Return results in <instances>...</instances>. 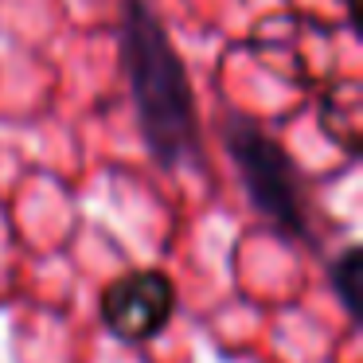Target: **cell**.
<instances>
[{"label": "cell", "instance_id": "6da1fadb", "mask_svg": "<svg viewBox=\"0 0 363 363\" xmlns=\"http://www.w3.org/2000/svg\"><path fill=\"white\" fill-rule=\"evenodd\" d=\"M121 63H125L129 94L141 121V137L157 164L176 168L199 157L196 98L184 71L180 51L172 48L160 16L145 0H129L121 20Z\"/></svg>", "mask_w": 363, "mask_h": 363}, {"label": "cell", "instance_id": "7a4b0ae2", "mask_svg": "<svg viewBox=\"0 0 363 363\" xmlns=\"http://www.w3.org/2000/svg\"><path fill=\"white\" fill-rule=\"evenodd\" d=\"M223 137H227V149L242 172L254 207L289 235H305V191H301V176L281 145L246 118H230Z\"/></svg>", "mask_w": 363, "mask_h": 363}, {"label": "cell", "instance_id": "3957f363", "mask_svg": "<svg viewBox=\"0 0 363 363\" xmlns=\"http://www.w3.org/2000/svg\"><path fill=\"white\" fill-rule=\"evenodd\" d=\"M172 308H176V289L160 269H133L102 293L106 328L113 336L129 340V344L152 340L168 324Z\"/></svg>", "mask_w": 363, "mask_h": 363}, {"label": "cell", "instance_id": "277c9868", "mask_svg": "<svg viewBox=\"0 0 363 363\" xmlns=\"http://www.w3.org/2000/svg\"><path fill=\"white\" fill-rule=\"evenodd\" d=\"M355 277H359V250H347L344 258L332 266V281H336V293H340V301H344V308L352 313L355 308Z\"/></svg>", "mask_w": 363, "mask_h": 363}]
</instances>
